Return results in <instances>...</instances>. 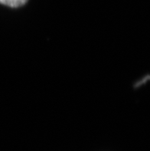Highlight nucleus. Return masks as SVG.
<instances>
[{
  "instance_id": "obj_1",
  "label": "nucleus",
  "mask_w": 150,
  "mask_h": 151,
  "mask_svg": "<svg viewBox=\"0 0 150 151\" xmlns=\"http://www.w3.org/2000/svg\"><path fill=\"white\" fill-rule=\"evenodd\" d=\"M29 0H0V4L10 8H19L25 6Z\"/></svg>"
}]
</instances>
